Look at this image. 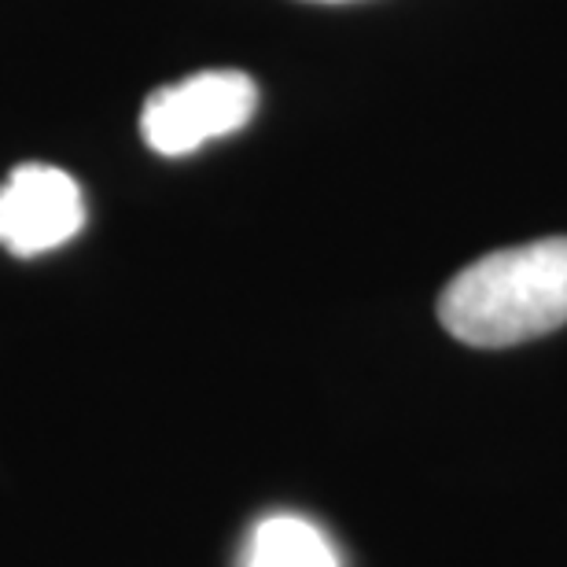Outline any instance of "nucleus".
Instances as JSON below:
<instances>
[{
    "label": "nucleus",
    "mask_w": 567,
    "mask_h": 567,
    "mask_svg": "<svg viewBox=\"0 0 567 567\" xmlns=\"http://www.w3.org/2000/svg\"><path fill=\"white\" fill-rule=\"evenodd\" d=\"M258 107V85L244 71H199L144 100L141 133L152 152L177 158L244 130Z\"/></svg>",
    "instance_id": "obj_2"
},
{
    "label": "nucleus",
    "mask_w": 567,
    "mask_h": 567,
    "mask_svg": "<svg viewBox=\"0 0 567 567\" xmlns=\"http://www.w3.org/2000/svg\"><path fill=\"white\" fill-rule=\"evenodd\" d=\"M85 225L82 185L60 166L19 163L0 185V247L16 258L49 255Z\"/></svg>",
    "instance_id": "obj_3"
},
{
    "label": "nucleus",
    "mask_w": 567,
    "mask_h": 567,
    "mask_svg": "<svg viewBox=\"0 0 567 567\" xmlns=\"http://www.w3.org/2000/svg\"><path fill=\"white\" fill-rule=\"evenodd\" d=\"M442 328L468 347H516L567 324V236L475 258L439 295Z\"/></svg>",
    "instance_id": "obj_1"
},
{
    "label": "nucleus",
    "mask_w": 567,
    "mask_h": 567,
    "mask_svg": "<svg viewBox=\"0 0 567 567\" xmlns=\"http://www.w3.org/2000/svg\"><path fill=\"white\" fill-rule=\"evenodd\" d=\"M324 4H339V0H324Z\"/></svg>",
    "instance_id": "obj_5"
},
{
    "label": "nucleus",
    "mask_w": 567,
    "mask_h": 567,
    "mask_svg": "<svg viewBox=\"0 0 567 567\" xmlns=\"http://www.w3.org/2000/svg\"><path fill=\"white\" fill-rule=\"evenodd\" d=\"M244 567H339V560L321 527L280 513L255 527Z\"/></svg>",
    "instance_id": "obj_4"
}]
</instances>
